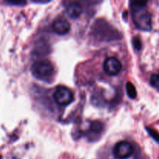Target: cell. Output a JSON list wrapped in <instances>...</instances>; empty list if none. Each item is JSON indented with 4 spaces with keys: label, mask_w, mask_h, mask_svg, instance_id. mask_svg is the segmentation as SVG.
<instances>
[{
    "label": "cell",
    "mask_w": 159,
    "mask_h": 159,
    "mask_svg": "<svg viewBox=\"0 0 159 159\" xmlns=\"http://www.w3.org/2000/svg\"><path fill=\"white\" fill-rule=\"evenodd\" d=\"M150 83L154 88L159 91V74H154L151 76Z\"/></svg>",
    "instance_id": "9"
},
{
    "label": "cell",
    "mask_w": 159,
    "mask_h": 159,
    "mask_svg": "<svg viewBox=\"0 0 159 159\" xmlns=\"http://www.w3.org/2000/svg\"><path fill=\"white\" fill-rule=\"evenodd\" d=\"M148 132L149 133V134L157 141V142H159V134L157 131H155V130H152V129L147 128Z\"/></svg>",
    "instance_id": "11"
},
{
    "label": "cell",
    "mask_w": 159,
    "mask_h": 159,
    "mask_svg": "<svg viewBox=\"0 0 159 159\" xmlns=\"http://www.w3.org/2000/svg\"><path fill=\"white\" fill-rule=\"evenodd\" d=\"M103 69L108 75H116L122 69V64L116 57H109L104 61Z\"/></svg>",
    "instance_id": "5"
},
{
    "label": "cell",
    "mask_w": 159,
    "mask_h": 159,
    "mask_svg": "<svg viewBox=\"0 0 159 159\" xmlns=\"http://www.w3.org/2000/svg\"><path fill=\"white\" fill-rule=\"evenodd\" d=\"M102 127H103V126H102V124H101V123L99 122H93V124H92L91 125V129L93 131L96 132V133H98V132H100L102 131Z\"/></svg>",
    "instance_id": "10"
},
{
    "label": "cell",
    "mask_w": 159,
    "mask_h": 159,
    "mask_svg": "<svg viewBox=\"0 0 159 159\" xmlns=\"http://www.w3.org/2000/svg\"><path fill=\"white\" fill-rule=\"evenodd\" d=\"M52 28L56 34L59 35H64L69 32L71 29V25L68 20L61 18L54 20L52 24Z\"/></svg>",
    "instance_id": "6"
},
{
    "label": "cell",
    "mask_w": 159,
    "mask_h": 159,
    "mask_svg": "<svg viewBox=\"0 0 159 159\" xmlns=\"http://www.w3.org/2000/svg\"><path fill=\"white\" fill-rule=\"evenodd\" d=\"M67 14L68 16H70L72 19H76L79 17L82 14V8L81 5L78 2H72L70 3L68 6H67Z\"/></svg>",
    "instance_id": "7"
},
{
    "label": "cell",
    "mask_w": 159,
    "mask_h": 159,
    "mask_svg": "<svg viewBox=\"0 0 159 159\" xmlns=\"http://www.w3.org/2000/svg\"><path fill=\"white\" fill-rule=\"evenodd\" d=\"M126 89H127V93L129 97L131 99H135L137 97V90L131 82H127Z\"/></svg>",
    "instance_id": "8"
},
{
    "label": "cell",
    "mask_w": 159,
    "mask_h": 159,
    "mask_svg": "<svg viewBox=\"0 0 159 159\" xmlns=\"http://www.w3.org/2000/svg\"><path fill=\"white\" fill-rule=\"evenodd\" d=\"M54 99L56 103L60 106H67L73 102L74 95L67 87L60 86L57 88L54 93Z\"/></svg>",
    "instance_id": "3"
},
{
    "label": "cell",
    "mask_w": 159,
    "mask_h": 159,
    "mask_svg": "<svg viewBox=\"0 0 159 159\" xmlns=\"http://www.w3.org/2000/svg\"><path fill=\"white\" fill-rule=\"evenodd\" d=\"M31 71L36 78L45 81L51 79L54 74V66L48 60H40L34 62Z\"/></svg>",
    "instance_id": "2"
},
{
    "label": "cell",
    "mask_w": 159,
    "mask_h": 159,
    "mask_svg": "<svg viewBox=\"0 0 159 159\" xmlns=\"http://www.w3.org/2000/svg\"><path fill=\"white\" fill-rule=\"evenodd\" d=\"M146 2H131V16L135 26L144 31L152 30V17L147 9Z\"/></svg>",
    "instance_id": "1"
},
{
    "label": "cell",
    "mask_w": 159,
    "mask_h": 159,
    "mask_svg": "<svg viewBox=\"0 0 159 159\" xmlns=\"http://www.w3.org/2000/svg\"><path fill=\"white\" fill-rule=\"evenodd\" d=\"M133 153V145L127 141H120L113 148V155L118 159H127L131 156Z\"/></svg>",
    "instance_id": "4"
}]
</instances>
